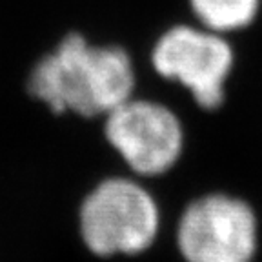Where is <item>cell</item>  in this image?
<instances>
[{
    "instance_id": "cell-1",
    "label": "cell",
    "mask_w": 262,
    "mask_h": 262,
    "mask_svg": "<svg viewBox=\"0 0 262 262\" xmlns=\"http://www.w3.org/2000/svg\"><path fill=\"white\" fill-rule=\"evenodd\" d=\"M133 64L119 46L95 48L78 33H70L53 53L31 71L29 93L55 113L75 111L82 117L107 115L131 98Z\"/></svg>"
},
{
    "instance_id": "cell-2",
    "label": "cell",
    "mask_w": 262,
    "mask_h": 262,
    "mask_svg": "<svg viewBox=\"0 0 262 262\" xmlns=\"http://www.w3.org/2000/svg\"><path fill=\"white\" fill-rule=\"evenodd\" d=\"M157 202L142 186L127 179H106L80 208V233L98 257L146 251L159 233Z\"/></svg>"
},
{
    "instance_id": "cell-3",
    "label": "cell",
    "mask_w": 262,
    "mask_h": 262,
    "mask_svg": "<svg viewBox=\"0 0 262 262\" xmlns=\"http://www.w3.org/2000/svg\"><path fill=\"white\" fill-rule=\"evenodd\" d=\"M177 242L186 262H250L257 250V219L241 199L202 196L182 213Z\"/></svg>"
},
{
    "instance_id": "cell-4",
    "label": "cell",
    "mask_w": 262,
    "mask_h": 262,
    "mask_svg": "<svg viewBox=\"0 0 262 262\" xmlns=\"http://www.w3.org/2000/svg\"><path fill=\"white\" fill-rule=\"evenodd\" d=\"M157 73L179 80L204 110H215L224 100V80L233 68V49L215 31L175 26L153 48Z\"/></svg>"
},
{
    "instance_id": "cell-5",
    "label": "cell",
    "mask_w": 262,
    "mask_h": 262,
    "mask_svg": "<svg viewBox=\"0 0 262 262\" xmlns=\"http://www.w3.org/2000/svg\"><path fill=\"white\" fill-rule=\"evenodd\" d=\"M106 139L139 175H162L182 151V126L177 115L151 100H131L107 113Z\"/></svg>"
},
{
    "instance_id": "cell-6",
    "label": "cell",
    "mask_w": 262,
    "mask_h": 262,
    "mask_svg": "<svg viewBox=\"0 0 262 262\" xmlns=\"http://www.w3.org/2000/svg\"><path fill=\"white\" fill-rule=\"evenodd\" d=\"M189 4L206 29L224 33L250 26L260 0H189Z\"/></svg>"
}]
</instances>
